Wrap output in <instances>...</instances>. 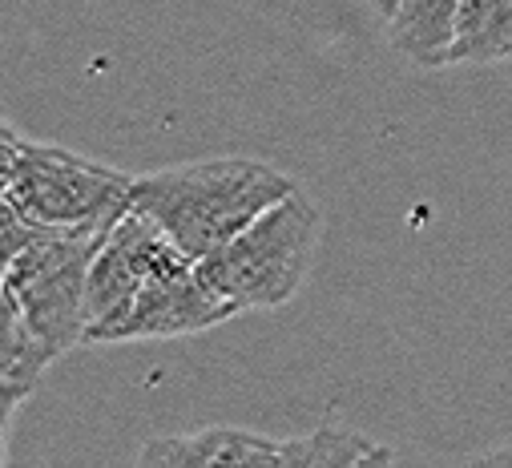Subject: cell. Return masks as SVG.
<instances>
[{
    "instance_id": "1",
    "label": "cell",
    "mask_w": 512,
    "mask_h": 468,
    "mask_svg": "<svg viewBox=\"0 0 512 468\" xmlns=\"http://www.w3.org/2000/svg\"><path fill=\"white\" fill-rule=\"evenodd\" d=\"M291 190L295 182L271 162L202 158L138 174L130 206L154 218L186 255L206 259Z\"/></svg>"
},
{
    "instance_id": "10",
    "label": "cell",
    "mask_w": 512,
    "mask_h": 468,
    "mask_svg": "<svg viewBox=\"0 0 512 468\" xmlns=\"http://www.w3.org/2000/svg\"><path fill=\"white\" fill-rule=\"evenodd\" d=\"M512 61V0H464L452 65Z\"/></svg>"
},
{
    "instance_id": "11",
    "label": "cell",
    "mask_w": 512,
    "mask_h": 468,
    "mask_svg": "<svg viewBox=\"0 0 512 468\" xmlns=\"http://www.w3.org/2000/svg\"><path fill=\"white\" fill-rule=\"evenodd\" d=\"M480 464H508L512 468V440L508 444H500V448H488L484 456H476Z\"/></svg>"
},
{
    "instance_id": "8",
    "label": "cell",
    "mask_w": 512,
    "mask_h": 468,
    "mask_svg": "<svg viewBox=\"0 0 512 468\" xmlns=\"http://www.w3.org/2000/svg\"><path fill=\"white\" fill-rule=\"evenodd\" d=\"M464 0H396L388 13V33L404 57L424 69L452 65L456 29H460Z\"/></svg>"
},
{
    "instance_id": "7",
    "label": "cell",
    "mask_w": 512,
    "mask_h": 468,
    "mask_svg": "<svg viewBox=\"0 0 512 468\" xmlns=\"http://www.w3.org/2000/svg\"><path fill=\"white\" fill-rule=\"evenodd\" d=\"M182 247L170 239V234L146 218L138 206L125 210L93 259L89 271V295H85V343H97V335L134 303V295L142 291V283L170 259H178Z\"/></svg>"
},
{
    "instance_id": "5",
    "label": "cell",
    "mask_w": 512,
    "mask_h": 468,
    "mask_svg": "<svg viewBox=\"0 0 512 468\" xmlns=\"http://www.w3.org/2000/svg\"><path fill=\"white\" fill-rule=\"evenodd\" d=\"M388 460L392 452L383 444L331 424L307 436H263L218 424L182 436H158L142 448V464L162 468H363Z\"/></svg>"
},
{
    "instance_id": "2",
    "label": "cell",
    "mask_w": 512,
    "mask_h": 468,
    "mask_svg": "<svg viewBox=\"0 0 512 468\" xmlns=\"http://www.w3.org/2000/svg\"><path fill=\"white\" fill-rule=\"evenodd\" d=\"M134 174L101 166L49 142H25L13 126L0 130V202L37 226L81 230L113 226L130 210Z\"/></svg>"
},
{
    "instance_id": "4",
    "label": "cell",
    "mask_w": 512,
    "mask_h": 468,
    "mask_svg": "<svg viewBox=\"0 0 512 468\" xmlns=\"http://www.w3.org/2000/svg\"><path fill=\"white\" fill-rule=\"evenodd\" d=\"M105 234L109 226H81V230L41 226L13 259H5V287H0V295L17 303L29 327L57 356L85 343L89 271Z\"/></svg>"
},
{
    "instance_id": "9",
    "label": "cell",
    "mask_w": 512,
    "mask_h": 468,
    "mask_svg": "<svg viewBox=\"0 0 512 468\" xmlns=\"http://www.w3.org/2000/svg\"><path fill=\"white\" fill-rule=\"evenodd\" d=\"M0 303H5V323H0V404H5V436H9L13 412L21 408V400L33 396L49 364L61 356L29 327L17 303H9L5 295H0Z\"/></svg>"
},
{
    "instance_id": "12",
    "label": "cell",
    "mask_w": 512,
    "mask_h": 468,
    "mask_svg": "<svg viewBox=\"0 0 512 468\" xmlns=\"http://www.w3.org/2000/svg\"><path fill=\"white\" fill-rule=\"evenodd\" d=\"M371 5H375V9H379V13H383V17H388V13H392V9H396V0H371Z\"/></svg>"
},
{
    "instance_id": "3",
    "label": "cell",
    "mask_w": 512,
    "mask_h": 468,
    "mask_svg": "<svg viewBox=\"0 0 512 468\" xmlns=\"http://www.w3.org/2000/svg\"><path fill=\"white\" fill-rule=\"evenodd\" d=\"M319 210L295 186L250 226H242L214 255L198 259L210 283L234 303V311H275L291 303L315 263Z\"/></svg>"
},
{
    "instance_id": "6",
    "label": "cell",
    "mask_w": 512,
    "mask_h": 468,
    "mask_svg": "<svg viewBox=\"0 0 512 468\" xmlns=\"http://www.w3.org/2000/svg\"><path fill=\"white\" fill-rule=\"evenodd\" d=\"M234 303L210 283L202 263L194 255H178L162 263L134 303L125 307L101 335L97 343H138V339H178L194 331H210L226 319H234Z\"/></svg>"
}]
</instances>
